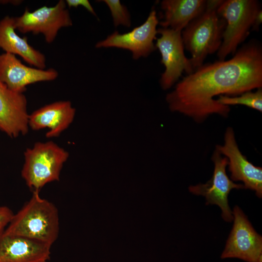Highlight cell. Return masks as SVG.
<instances>
[{
  "instance_id": "1",
  "label": "cell",
  "mask_w": 262,
  "mask_h": 262,
  "mask_svg": "<svg viewBox=\"0 0 262 262\" xmlns=\"http://www.w3.org/2000/svg\"><path fill=\"white\" fill-rule=\"evenodd\" d=\"M262 87V48L251 40L230 59L202 65L183 77L166 100L171 111L201 123L213 114L228 116L229 106L219 104L214 97L238 96Z\"/></svg>"
},
{
  "instance_id": "2",
  "label": "cell",
  "mask_w": 262,
  "mask_h": 262,
  "mask_svg": "<svg viewBox=\"0 0 262 262\" xmlns=\"http://www.w3.org/2000/svg\"><path fill=\"white\" fill-rule=\"evenodd\" d=\"M33 191L29 200L16 213L3 233L34 240L50 246L60 230L58 210L51 202Z\"/></svg>"
},
{
  "instance_id": "3",
  "label": "cell",
  "mask_w": 262,
  "mask_h": 262,
  "mask_svg": "<svg viewBox=\"0 0 262 262\" xmlns=\"http://www.w3.org/2000/svg\"><path fill=\"white\" fill-rule=\"evenodd\" d=\"M223 1L206 0L203 12L181 32L184 47L191 54L189 60L194 70L203 65L208 55L217 51L221 46L226 23L216 10Z\"/></svg>"
},
{
  "instance_id": "4",
  "label": "cell",
  "mask_w": 262,
  "mask_h": 262,
  "mask_svg": "<svg viewBox=\"0 0 262 262\" xmlns=\"http://www.w3.org/2000/svg\"><path fill=\"white\" fill-rule=\"evenodd\" d=\"M68 153L52 141L38 142L24 152L21 175L27 186L39 191L47 184L60 180Z\"/></svg>"
},
{
  "instance_id": "5",
  "label": "cell",
  "mask_w": 262,
  "mask_h": 262,
  "mask_svg": "<svg viewBox=\"0 0 262 262\" xmlns=\"http://www.w3.org/2000/svg\"><path fill=\"white\" fill-rule=\"evenodd\" d=\"M260 7L256 0H223L218 7L217 13L226 23L217 53L219 61L225 60L230 54H235L238 45L248 36L254 19L261 10Z\"/></svg>"
},
{
  "instance_id": "6",
  "label": "cell",
  "mask_w": 262,
  "mask_h": 262,
  "mask_svg": "<svg viewBox=\"0 0 262 262\" xmlns=\"http://www.w3.org/2000/svg\"><path fill=\"white\" fill-rule=\"evenodd\" d=\"M16 30L22 33L42 34L48 43H52L59 31L72 25V21L65 0L54 6H43L33 12L26 9L22 15L14 17Z\"/></svg>"
},
{
  "instance_id": "7",
  "label": "cell",
  "mask_w": 262,
  "mask_h": 262,
  "mask_svg": "<svg viewBox=\"0 0 262 262\" xmlns=\"http://www.w3.org/2000/svg\"><path fill=\"white\" fill-rule=\"evenodd\" d=\"M232 212L233 225L221 258H237L247 262H262V237L238 206Z\"/></svg>"
},
{
  "instance_id": "8",
  "label": "cell",
  "mask_w": 262,
  "mask_h": 262,
  "mask_svg": "<svg viewBox=\"0 0 262 262\" xmlns=\"http://www.w3.org/2000/svg\"><path fill=\"white\" fill-rule=\"evenodd\" d=\"M212 160L214 163V171L211 179L204 184L191 185L189 191L193 194L204 196L206 204L218 206L222 211V217L228 222L233 220L232 212L228 203V196L233 189H244L243 184H237L231 180L226 173L228 159L223 157L216 149Z\"/></svg>"
},
{
  "instance_id": "9",
  "label": "cell",
  "mask_w": 262,
  "mask_h": 262,
  "mask_svg": "<svg viewBox=\"0 0 262 262\" xmlns=\"http://www.w3.org/2000/svg\"><path fill=\"white\" fill-rule=\"evenodd\" d=\"M161 34L157 39L156 47L161 54V63L165 66L160 84L164 90L170 88L180 78L183 71L187 75L194 72L189 59L185 56L181 32L170 28L157 30Z\"/></svg>"
},
{
  "instance_id": "10",
  "label": "cell",
  "mask_w": 262,
  "mask_h": 262,
  "mask_svg": "<svg viewBox=\"0 0 262 262\" xmlns=\"http://www.w3.org/2000/svg\"><path fill=\"white\" fill-rule=\"evenodd\" d=\"M215 149L228 159L230 180L243 182L244 189L255 191L262 198V168L253 165L240 151L232 128H227L224 144L216 145Z\"/></svg>"
},
{
  "instance_id": "11",
  "label": "cell",
  "mask_w": 262,
  "mask_h": 262,
  "mask_svg": "<svg viewBox=\"0 0 262 262\" xmlns=\"http://www.w3.org/2000/svg\"><path fill=\"white\" fill-rule=\"evenodd\" d=\"M159 23L156 12L152 10L145 22L131 31L123 34L115 31L96 45L97 48L115 47L128 49L137 60L148 56L156 49L153 41L157 33Z\"/></svg>"
},
{
  "instance_id": "12",
  "label": "cell",
  "mask_w": 262,
  "mask_h": 262,
  "mask_svg": "<svg viewBox=\"0 0 262 262\" xmlns=\"http://www.w3.org/2000/svg\"><path fill=\"white\" fill-rule=\"evenodd\" d=\"M58 76V73L54 68L28 66L22 64L15 55L6 52L0 54V81L14 91L24 93L27 86L52 81Z\"/></svg>"
},
{
  "instance_id": "13",
  "label": "cell",
  "mask_w": 262,
  "mask_h": 262,
  "mask_svg": "<svg viewBox=\"0 0 262 262\" xmlns=\"http://www.w3.org/2000/svg\"><path fill=\"white\" fill-rule=\"evenodd\" d=\"M29 115L24 93L10 89L0 81V131L11 138L26 135Z\"/></svg>"
},
{
  "instance_id": "14",
  "label": "cell",
  "mask_w": 262,
  "mask_h": 262,
  "mask_svg": "<svg viewBox=\"0 0 262 262\" xmlns=\"http://www.w3.org/2000/svg\"><path fill=\"white\" fill-rule=\"evenodd\" d=\"M75 109L70 101H58L46 105L29 114V128L34 131L48 129V138L58 137L73 120Z\"/></svg>"
},
{
  "instance_id": "15",
  "label": "cell",
  "mask_w": 262,
  "mask_h": 262,
  "mask_svg": "<svg viewBox=\"0 0 262 262\" xmlns=\"http://www.w3.org/2000/svg\"><path fill=\"white\" fill-rule=\"evenodd\" d=\"M50 246L26 237L0 235V262H48Z\"/></svg>"
},
{
  "instance_id": "16",
  "label": "cell",
  "mask_w": 262,
  "mask_h": 262,
  "mask_svg": "<svg viewBox=\"0 0 262 262\" xmlns=\"http://www.w3.org/2000/svg\"><path fill=\"white\" fill-rule=\"evenodd\" d=\"M0 48L5 52L19 56L33 67H46L44 54L31 46L26 36L22 37L16 33L14 17L7 16L0 20Z\"/></svg>"
},
{
  "instance_id": "17",
  "label": "cell",
  "mask_w": 262,
  "mask_h": 262,
  "mask_svg": "<svg viewBox=\"0 0 262 262\" xmlns=\"http://www.w3.org/2000/svg\"><path fill=\"white\" fill-rule=\"evenodd\" d=\"M204 0H164L161 6L164 12L162 28L182 32L187 25L205 9Z\"/></svg>"
},
{
  "instance_id": "18",
  "label": "cell",
  "mask_w": 262,
  "mask_h": 262,
  "mask_svg": "<svg viewBox=\"0 0 262 262\" xmlns=\"http://www.w3.org/2000/svg\"><path fill=\"white\" fill-rule=\"evenodd\" d=\"M240 95L236 97L220 95L216 100L219 104L225 106L243 105L260 112H262V88L257 89L255 92L249 91Z\"/></svg>"
},
{
  "instance_id": "19",
  "label": "cell",
  "mask_w": 262,
  "mask_h": 262,
  "mask_svg": "<svg viewBox=\"0 0 262 262\" xmlns=\"http://www.w3.org/2000/svg\"><path fill=\"white\" fill-rule=\"evenodd\" d=\"M110 9L115 27L122 25L129 27L131 24L130 14L126 7L118 0H104Z\"/></svg>"
},
{
  "instance_id": "20",
  "label": "cell",
  "mask_w": 262,
  "mask_h": 262,
  "mask_svg": "<svg viewBox=\"0 0 262 262\" xmlns=\"http://www.w3.org/2000/svg\"><path fill=\"white\" fill-rule=\"evenodd\" d=\"M14 214L9 207L5 206H0V235L9 224Z\"/></svg>"
},
{
  "instance_id": "21",
  "label": "cell",
  "mask_w": 262,
  "mask_h": 262,
  "mask_svg": "<svg viewBox=\"0 0 262 262\" xmlns=\"http://www.w3.org/2000/svg\"><path fill=\"white\" fill-rule=\"evenodd\" d=\"M65 2L66 5L69 8L77 7L81 5L90 13L97 16L94 8L88 0H66Z\"/></svg>"
},
{
  "instance_id": "22",
  "label": "cell",
  "mask_w": 262,
  "mask_h": 262,
  "mask_svg": "<svg viewBox=\"0 0 262 262\" xmlns=\"http://www.w3.org/2000/svg\"><path fill=\"white\" fill-rule=\"evenodd\" d=\"M262 11L260 10L257 13L252 27L253 30L257 31L259 29V26L262 23Z\"/></svg>"
},
{
  "instance_id": "23",
  "label": "cell",
  "mask_w": 262,
  "mask_h": 262,
  "mask_svg": "<svg viewBox=\"0 0 262 262\" xmlns=\"http://www.w3.org/2000/svg\"><path fill=\"white\" fill-rule=\"evenodd\" d=\"M13 3L14 4H18V3H21V1H18V0H12V1H11V0H0V3Z\"/></svg>"
}]
</instances>
